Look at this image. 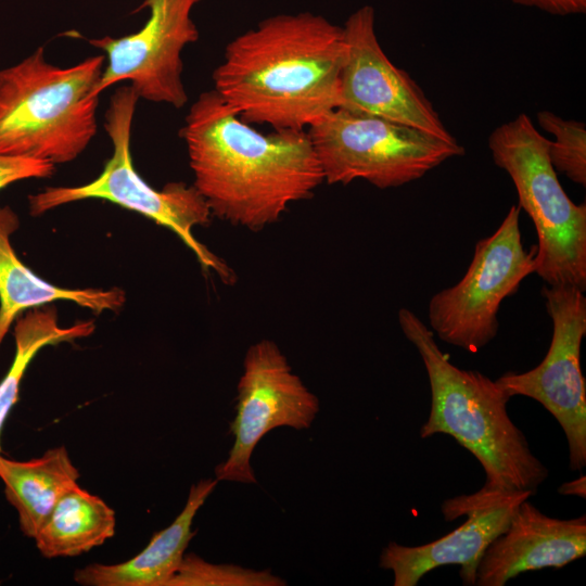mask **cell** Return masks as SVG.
Wrapping results in <instances>:
<instances>
[{
	"label": "cell",
	"mask_w": 586,
	"mask_h": 586,
	"mask_svg": "<svg viewBox=\"0 0 586 586\" xmlns=\"http://www.w3.org/2000/svg\"><path fill=\"white\" fill-rule=\"evenodd\" d=\"M193 186L212 216L252 231L276 224L324 181L305 130L263 133L213 89L191 105L180 129Z\"/></svg>",
	"instance_id": "6da1fadb"
},
{
	"label": "cell",
	"mask_w": 586,
	"mask_h": 586,
	"mask_svg": "<svg viewBox=\"0 0 586 586\" xmlns=\"http://www.w3.org/2000/svg\"><path fill=\"white\" fill-rule=\"evenodd\" d=\"M343 28L311 12L277 14L233 38L214 90L246 123L304 130L340 106Z\"/></svg>",
	"instance_id": "7a4b0ae2"
},
{
	"label": "cell",
	"mask_w": 586,
	"mask_h": 586,
	"mask_svg": "<svg viewBox=\"0 0 586 586\" xmlns=\"http://www.w3.org/2000/svg\"><path fill=\"white\" fill-rule=\"evenodd\" d=\"M398 323L418 351L431 387V409L420 436L455 438L483 467L484 487L534 495L548 477V469L510 419L507 404L511 397L480 371L451 364L432 330L410 309L398 310Z\"/></svg>",
	"instance_id": "3957f363"
},
{
	"label": "cell",
	"mask_w": 586,
	"mask_h": 586,
	"mask_svg": "<svg viewBox=\"0 0 586 586\" xmlns=\"http://www.w3.org/2000/svg\"><path fill=\"white\" fill-rule=\"evenodd\" d=\"M105 58L61 67L43 48L0 71V155L64 164L97 132V87Z\"/></svg>",
	"instance_id": "277c9868"
},
{
	"label": "cell",
	"mask_w": 586,
	"mask_h": 586,
	"mask_svg": "<svg viewBox=\"0 0 586 586\" xmlns=\"http://www.w3.org/2000/svg\"><path fill=\"white\" fill-rule=\"evenodd\" d=\"M139 100L130 85L118 88L105 112L104 128L113 144V155L99 177L76 187H48L28 196L29 213L40 216L59 206L87 199H101L152 219L171 230L195 255L206 271L226 282L234 281L233 270L193 235V228L206 226L211 209L196 190L184 182H169L157 190L135 169L130 154L133 114Z\"/></svg>",
	"instance_id": "5b68a950"
},
{
	"label": "cell",
	"mask_w": 586,
	"mask_h": 586,
	"mask_svg": "<svg viewBox=\"0 0 586 586\" xmlns=\"http://www.w3.org/2000/svg\"><path fill=\"white\" fill-rule=\"evenodd\" d=\"M494 163L511 178L536 234L535 270L548 285L586 289V205L575 204L551 165L549 139L524 113L488 138Z\"/></svg>",
	"instance_id": "8992f818"
},
{
	"label": "cell",
	"mask_w": 586,
	"mask_h": 586,
	"mask_svg": "<svg viewBox=\"0 0 586 586\" xmlns=\"http://www.w3.org/2000/svg\"><path fill=\"white\" fill-rule=\"evenodd\" d=\"M307 133L330 184L360 179L379 189L396 188L466 152L458 141L340 107L310 125Z\"/></svg>",
	"instance_id": "52a82bcc"
},
{
	"label": "cell",
	"mask_w": 586,
	"mask_h": 586,
	"mask_svg": "<svg viewBox=\"0 0 586 586\" xmlns=\"http://www.w3.org/2000/svg\"><path fill=\"white\" fill-rule=\"evenodd\" d=\"M520 209L512 205L497 230L476 242L458 283L431 297L429 323L445 343L472 354L485 347L497 335L500 304L534 272L536 249L523 245Z\"/></svg>",
	"instance_id": "ba28073f"
},
{
	"label": "cell",
	"mask_w": 586,
	"mask_h": 586,
	"mask_svg": "<svg viewBox=\"0 0 586 586\" xmlns=\"http://www.w3.org/2000/svg\"><path fill=\"white\" fill-rule=\"evenodd\" d=\"M542 296L552 321L545 358L528 371H508L496 382L510 397L533 398L555 417L568 441L570 468L579 471L586 464V382L581 369L586 297L575 286L548 284Z\"/></svg>",
	"instance_id": "9c48e42d"
},
{
	"label": "cell",
	"mask_w": 586,
	"mask_h": 586,
	"mask_svg": "<svg viewBox=\"0 0 586 586\" xmlns=\"http://www.w3.org/2000/svg\"><path fill=\"white\" fill-rule=\"evenodd\" d=\"M237 391L235 416L230 423L233 444L227 459L215 468V479L255 484L251 459L260 440L281 426L310 428L319 412V399L269 339L247 348Z\"/></svg>",
	"instance_id": "30bf717a"
},
{
	"label": "cell",
	"mask_w": 586,
	"mask_h": 586,
	"mask_svg": "<svg viewBox=\"0 0 586 586\" xmlns=\"http://www.w3.org/2000/svg\"><path fill=\"white\" fill-rule=\"evenodd\" d=\"M200 1L145 0L142 7L150 10V15L140 30L118 38L89 40L107 60L97 93L129 80L139 98L182 107L188 95L181 78V53L199 39L191 11Z\"/></svg>",
	"instance_id": "8fae6325"
},
{
	"label": "cell",
	"mask_w": 586,
	"mask_h": 586,
	"mask_svg": "<svg viewBox=\"0 0 586 586\" xmlns=\"http://www.w3.org/2000/svg\"><path fill=\"white\" fill-rule=\"evenodd\" d=\"M346 59L341 74L340 109L377 116L454 142L420 86L395 66L381 48L371 5L353 12L344 23Z\"/></svg>",
	"instance_id": "7c38bea8"
},
{
	"label": "cell",
	"mask_w": 586,
	"mask_h": 586,
	"mask_svg": "<svg viewBox=\"0 0 586 586\" xmlns=\"http://www.w3.org/2000/svg\"><path fill=\"white\" fill-rule=\"evenodd\" d=\"M531 492L482 487L442 504L446 521L466 515L456 530L431 543L403 546L390 542L380 555V566L392 571L394 586H416L426 573L443 565H460L464 585H474L477 563L487 546L509 525L519 505Z\"/></svg>",
	"instance_id": "4fadbf2b"
},
{
	"label": "cell",
	"mask_w": 586,
	"mask_h": 586,
	"mask_svg": "<svg viewBox=\"0 0 586 586\" xmlns=\"http://www.w3.org/2000/svg\"><path fill=\"white\" fill-rule=\"evenodd\" d=\"M517 508L507 528L483 552L474 585L504 586L520 573L562 568L586 553V515L548 517L530 500Z\"/></svg>",
	"instance_id": "5bb4252c"
},
{
	"label": "cell",
	"mask_w": 586,
	"mask_h": 586,
	"mask_svg": "<svg viewBox=\"0 0 586 586\" xmlns=\"http://www.w3.org/2000/svg\"><path fill=\"white\" fill-rule=\"evenodd\" d=\"M217 482L202 479L192 485L181 512L171 524L154 533L138 555L116 564H88L75 571V582L85 586H167L195 535L193 519Z\"/></svg>",
	"instance_id": "9a60e30c"
},
{
	"label": "cell",
	"mask_w": 586,
	"mask_h": 586,
	"mask_svg": "<svg viewBox=\"0 0 586 586\" xmlns=\"http://www.w3.org/2000/svg\"><path fill=\"white\" fill-rule=\"evenodd\" d=\"M18 226V217L11 207H0V346L16 318L34 307L64 300L101 314L124 306L126 293L119 288L67 289L34 273L17 257L10 241Z\"/></svg>",
	"instance_id": "2e32d148"
},
{
	"label": "cell",
	"mask_w": 586,
	"mask_h": 586,
	"mask_svg": "<svg viewBox=\"0 0 586 586\" xmlns=\"http://www.w3.org/2000/svg\"><path fill=\"white\" fill-rule=\"evenodd\" d=\"M78 477L79 471L65 446L48 449L41 457L26 461L0 454V480L7 500L17 511L21 531L33 539L54 505L77 484Z\"/></svg>",
	"instance_id": "e0dca14e"
},
{
	"label": "cell",
	"mask_w": 586,
	"mask_h": 586,
	"mask_svg": "<svg viewBox=\"0 0 586 586\" xmlns=\"http://www.w3.org/2000/svg\"><path fill=\"white\" fill-rule=\"evenodd\" d=\"M115 511L78 484L64 493L34 540L46 558L76 557L115 534Z\"/></svg>",
	"instance_id": "ac0fdd59"
},
{
	"label": "cell",
	"mask_w": 586,
	"mask_h": 586,
	"mask_svg": "<svg viewBox=\"0 0 586 586\" xmlns=\"http://www.w3.org/2000/svg\"><path fill=\"white\" fill-rule=\"evenodd\" d=\"M94 329L93 320L78 321L66 328L61 327L54 306L34 307L16 318L13 330L14 359L0 381V454L2 451L1 434L5 420L18 399L22 380L37 353L49 345L87 337L93 333Z\"/></svg>",
	"instance_id": "d6986e66"
},
{
	"label": "cell",
	"mask_w": 586,
	"mask_h": 586,
	"mask_svg": "<svg viewBox=\"0 0 586 586\" xmlns=\"http://www.w3.org/2000/svg\"><path fill=\"white\" fill-rule=\"evenodd\" d=\"M539 127L551 133L548 154L555 170L571 181L586 186V127L574 119H564L544 110L537 113Z\"/></svg>",
	"instance_id": "ffe728a7"
},
{
	"label": "cell",
	"mask_w": 586,
	"mask_h": 586,
	"mask_svg": "<svg viewBox=\"0 0 586 586\" xmlns=\"http://www.w3.org/2000/svg\"><path fill=\"white\" fill-rule=\"evenodd\" d=\"M285 581L270 571L237 564H214L196 555H184L167 586H282Z\"/></svg>",
	"instance_id": "44dd1931"
},
{
	"label": "cell",
	"mask_w": 586,
	"mask_h": 586,
	"mask_svg": "<svg viewBox=\"0 0 586 586\" xmlns=\"http://www.w3.org/2000/svg\"><path fill=\"white\" fill-rule=\"evenodd\" d=\"M55 165L46 161L0 155V190L29 178H49Z\"/></svg>",
	"instance_id": "7402d4cb"
},
{
	"label": "cell",
	"mask_w": 586,
	"mask_h": 586,
	"mask_svg": "<svg viewBox=\"0 0 586 586\" xmlns=\"http://www.w3.org/2000/svg\"><path fill=\"white\" fill-rule=\"evenodd\" d=\"M518 5L534 8L553 15H575L586 12V0H507Z\"/></svg>",
	"instance_id": "603a6c76"
},
{
	"label": "cell",
	"mask_w": 586,
	"mask_h": 586,
	"mask_svg": "<svg viewBox=\"0 0 586 586\" xmlns=\"http://www.w3.org/2000/svg\"><path fill=\"white\" fill-rule=\"evenodd\" d=\"M559 492L563 495H576L585 497V476L583 475L575 481L562 484Z\"/></svg>",
	"instance_id": "cb8c5ba5"
}]
</instances>
